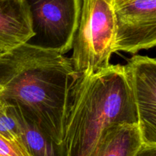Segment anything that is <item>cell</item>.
Returning <instances> with one entry per match:
<instances>
[{"instance_id": "1", "label": "cell", "mask_w": 156, "mask_h": 156, "mask_svg": "<svg viewBox=\"0 0 156 156\" xmlns=\"http://www.w3.org/2000/svg\"><path fill=\"white\" fill-rule=\"evenodd\" d=\"M80 76L69 58L24 44L0 56V101L18 106L62 143Z\"/></svg>"}, {"instance_id": "2", "label": "cell", "mask_w": 156, "mask_h": 156, "mask_svg": "<svg viewBox=\"0 0 156 156\" xmlns=\"http://www.w3.org/2000/svg\"><path fill=\"white\" fill-rule=\"evenodd\" d=\"M137 123L123 65L81 74L73 95L62 145L67 156H90L104 131L115 123Z\"/></svg>"}, {"instance_id": "3", "label": "cell", "mask_w": 156, "mask_h": 156, "mask_svg": "<svg viewBox=\"0 0 156 156\" xmlns=\"http://www.w3.org/2000/svg\"><path fill=\"white\" fill-rule=\"evenodd\" d=\"M116 34L114 0H83L70 59L75 71L91 74L109 66Z\"/></svg>"}, {"instance_id": "4", "label": "cell", "mask_w": 156, "mask_h": 156, "mask_svg": "<svg viewBox=\"0 0 156 156\" xmlns=\"http://www.w3.org/2000/svg\"><path fill=\"white\" fill-rule=\"evenodd\" d=\"M33 37L26 44L63 55L73 48L82 0H24Z\"/></svg>"}, {"instance_id": "5", "label": "cell", "mask_w": 156, "mask_h": 156, "mask_svg": "<svg viewBox=\"0 0 156 156\" xmlns=\"http://www.w3.org/2000/svg\"><path fill=\"white\" fill-rule=\"evenodd\" d=\"M117 34L114 51L136 54L156 44V0H114Z\"/></svg>"}, {"instance_id": "6", "label": "cell", "mask_w": 156, "mask_h": 156, "mask_svg": "<svg viewBox=\"0 0 156 156\" xmlns=\"http://www.w3.org/2000/svg\"><path fill=\"white\" fill-rule=\"evenodd\" d=\"M135 103L143 143L156 145V60L134 55L123 66Z\"/></svg>"}, {"instance_id": "7", "label": "cell", "mask_w": 156, "mask_h": 156, "mask_svg": "<svg viewBox=\"0 0 156 156\" xmlns=\"http://www.w3.org/2000/svg\"><path fill=\"white\" fill-rule=\"evenodd\" d=\"M33 35L24 0H0V50L9 51L26 44Z\"/></svg>"}, {"instance_id": "8", "label": "cell", "mask_w": 156, "mask_h": 156, "mask_svg": "<svg viewBox=\"0 0 156 156\" xmlns=\"http://www.w3.org/2000/svg\"><path fill=\"white\" fill-rule=\"evenodd\" d=\"M143 143L138 123H115L104 131L90 156H136Z\"/></svg>"}, {"instance_id": "9", "label": "cell", "mask_w": 156, "mask_h": 156, "mask_svg": "<svg viewBox=\"0 0 156 156\" xmlns=\"http://www.w3.org/2000/svg\"><path fill=\"white\" fill-rule=\"evenodd\" d=\"M19 125V139L30 156H67L62 143L55 141L18 106L13 105Z\"/></svg>"}, {"instance_id": "10", "label": "cell", "mask_w": 156, "mask_h": 156, "mask_svg": "<svg viewBox=\"0 0 156 156\" xmlns=\"http://www.w3.org/2000/svg\"><path fill=\"white\" fill-rule=\"evenodd\" d=\"M0 135L14 142L21 143L19 125L13 106L0 101Z\"/></svg>"}, {"instance_id": "11", "label": "cell", "mask_w": 156, "mask_h": 156, "mask_svg": "<svg viewBox=\"0 0 156 156\" xmlns=\"http://www.w3.org/2000/svg\"><path fill=\"white\" fill-rule=\"evenodd\" d=\"M0 156H30L21 143L14 142L0 135Z\"/></svg>"}, {"instance_id": "12", "label": "cell", "mask_w": 156, "mask_h": 156, "mask_svg": "<svg viewBox=\"0 0 156 156\" xmlns=\"http://www.w3.org/2000/svg\"><path fill=\"white\" fill-rule=\"evenodd\" d=\"M136 156H156V145L143 143Z\"/></svg>"}, {"instance_id": "13", "label": "cell", "mask_w": 156, "mask_h": 156, "mask_svg": "<svg viewBox=\"0 0 156 156\" xmlns=\"http://www.w3.org/2000/svg\"><path fill=\"white\" fill-rule=\"evenodd\" d=\"M5 53V52H3L2 50H0V56H1L2 54H3V53Z\"/></svg>"}]
</instances>
